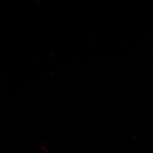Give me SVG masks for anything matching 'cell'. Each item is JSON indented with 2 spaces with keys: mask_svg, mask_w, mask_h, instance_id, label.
<instances>
[]
</instances>
